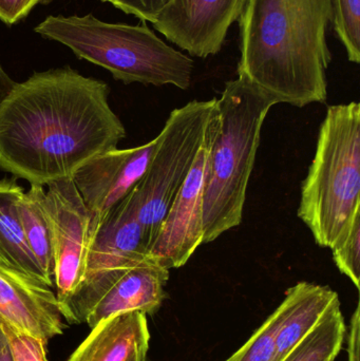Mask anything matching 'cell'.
<instances>
[{"label":"cell","instance_id":"cell-27","mask_svg":"<svg viewBox=\"0 0 360 361\" xmlns=\"http://www.w3.org/2000/svg\"><path fill=\"white\" fill-rule=\"evenodd\" d=\"M0 361H15L6 335L0 328Z\"/></svg>","mask_w":360,"mask_h":361},{"label":"cell","instance_id":"cell-2","mask_svg":"<svg viewBox=\"0 0 360 361\" xmlns=\"http://www.w3.org/2000/svg\"><path fill=\"white\" fill-rule=\"evenodd\" d=\"M238 20V78L277 104L304 108L327 101L331 0H247Z\"/></svg>","mask_w":360,"mask_h":361},{"label":"cell","instance_id":"cell-17","mask_svg":"<svg viewBox=\"0 0 360 361\" xmlns=\"http://www.w3.org/2000/svg\"><path fill=\"white\" fill-rule=\"evenodd\" d=\"M44 187L31 185L30 190L23 192L18 210L30 250L49 279L54 282L52 237L44 207Z\"/></svg>","mask_w":360,"mask_h":361},{"label":"cell","instance_id":"cell-7","mask_svg":"<svg viewBox=\"0 0 360 361\" xmlns=\"http://www.w3.org/2000/svg\"><path fill=\"white\" fill-rule=\"evenodd\" d=\"M168 279V269L149 256L133 264L88 274L68 303L63 318L92 329L118 314L154 313L166 298Z\"/></svg>","mask_w":360,"mask_h":361},{"label":"cell","instance_id":"cell-3","mask_svg":"<svg viewBox=\"0 0 360 361\" xmlns=\"http://www.w3.org/2000/svg\"><path fill=\"white\" fill-rule=\"evenodd\" d=\"M276 101L245 78L226 82L203 195V244L240 225L262 126Z\"/></svg>","mask_w":360,"mask_h":361},{"label":"cell","instance_id":"cell-12","mask_svg":"<svg viewBox=\"0 0 360 361\" xmlns=\"http://www.w3.org/2000/svg\"><path fill=\"white\" fill-rule=\"evenodd\" d=\"M0 322L48 341L66 329L56 294L49 286L0 267Z\"/></svg>","mask_w":360,"mask_h":361},{"label":"cell","instance_id":"cell-29","mask_svg":"<svg viewBox=\"0 0 360 361\" xmlns=\"http://www.w3.org/2000/svg\"><path fill=\"white\" fill-rule=\"evenodd\" d=\"M103 1H107V0H103Z\"/></svg>","mask_w":360,"mask_h":361},{"label":"cell","instance_id":"cell-25","mask_svg":"<svg viewBox=\"0 0 360 361\" xmlns=\"http://www.w3.org/2000/svg\"><path fill=\"white\" fill-rule=\"evenodd\" d=\"M360 353V305L351 318L350 333L348 336V361H359Z\"/></svg>","mask_w":360,"mask_h":361},{"label":"cell","instance_id":"cell-23","mask_svg":"<svg viewBox=\"0 0 360 361\" xmlns=\"http://www.w3.org/2000/svg\"><path fill=\"white\" fill-rule=\"evenodd\" d=\"M107 1L127 14L133 15L141 20L154 23L163 8L171 0H107Z\"/></svg>","mask_w":360,"mask_h":361},{"label":"cell","instance_id":"cell-19","mask_svg":"<svg viewBox=\"0 0 360 361\" xmlns=\"http://www.w3.org/2000/svg\"><path fill=\"white\" fill-rule=\"evenodd\" d=\"M302 288L304 281L290 288L280 305L268 316L249 341L225 361H273L276 352L277 335L299 299Z\"/></svg>","mask_w":360,"mask_h":361},{"label":"cell","instance_id":"cell-14","mask_svg":"<svg viewBox=\"0 0 360 361\" xmlns=\"http://www.w3.org/2000/svg\"><path fill=\"white\" fill-rule=\"evenodd\" d=\"M149 343L147 315L118 314L93 326L68 361H129L148 354Z\"/></svg>","mask_w":360,"mask_h":361},{"label":"cell","instance_id":"cell-21","mask_svg":"<svg viewBox=\"0 0 360 361\" xmlns=\"http://www.w3.org/2000/svg\"><path fill=\"white\" fill-rule=\"evenodd\" d=\"M333 260L340 273L349 278L355 288H360V219L355 221L348 235L334 247Z\"/></svg>","mask_w":360,"mask_h":361},{"label":"cell","instance_id":"cell-18","mask_svg":"<svg viewBox=\"0 0 360 361\" xmlns=\"http://www.w3.org/2000/svg\"><path fill=\"white\" fill-rule=\"evenodd\" d=\"M346 333V322L337 301L283 361H335Z\"/></svg>","mask_w":360,"mask_h":361},{"label":"cell","instance_id":"cell-4","mask_svg":"<svg viewBox=\"0 0 360 361\" xmlns=\"http://www.w3.org/2000/svg\"><path fill=\"white\" fill-rule=\"evenodd\" d=\"M298 218L331 250L360 219V105L328 107L302 187Z\"/></svg>","mask_w":360,"mask_h":361},{"label":"cell","instance_id":"cell-8","mask_svg":"<svg viewBox=\"0 0 360 361\" xmlns=\"http://www.w3.org/2000/svg\"><path fill=\"white\" fill-rule=\"evenodd\" d=\"M44 207L50 225L54 256V284L65 313L87 274L93 216L72 178L46 185Z\"/></svg>","mask_w":360,"mask_h":361},{"label":"cell","instance_id":"cell-6","mask_svg":"<svg viewBox=\"0 0 360 361\" xmlns=\"http://www.w3.org/2000/svg\"><path fill=\"white\" fill-rule=\"evenodd\" d=\"M218 118L217 99L190 102L171 111L156 137L147 171L132 189L149 250L161 223Z\"/></svg>","mask_w":360,"mask_h":361},{"label":"cell","instance_id":"cell-1","mask_svg":"<svg viewBox=\"0 0 360 361\" xmlns=\"http://www.w3.org/2000/svg\"><path fill=\"white\" fill-rule=\"evenodd\" d=\"M108 97L105 82L71 68L15 85L0 105V169L44 187L118 148L126 130Z\"/></svg>","mask_w":360,"mask_h":361},{"label":"cell","instance_id":"cell-13","mask_svg":"<svg viewBox=\"0 0 360 361\" xmlns=\"http://www.w3.org/2000/svg\"><path fill=\"white\" fill-rule=\"evenodd\" d=\"M149 245L131 190L101 216L93 218L87 274L125 267L147 258Z\"/></svg>","mask_w":360,"mask_h":361},{"label":"cell","instance_id":"cell-16","mask_svg":"<svg viewBox=\"0 0 360 361\" xmlns=\"http://www.w3.org/2000/svg\"><path fill=\"white\" fill-rule=\"evenodd\" d=\"M337 301V293L329 286L304 281L302 295L277 335L273 361L285 360Z\"/></svg>","mask_w":360,"mask_h":361},{"label":"cell","instance_id":"cell-5","mask_svg":"<svg viewBox=\"0 0 360 361\" xmlns=\"http://www.w3.org/2000/svg\"><path fill=\"white\" fill-rule=\"evenodd\" d=\"M42 37L65 44L76 56L105 68L125 84L186 90L194 61L168 46L146 25H130L87 16H49L35 27Z\"/></svg>","mask_w":360,"mask_h":361},{"label":"cell","instance_id":"cell-22","mask_svg":"<svg viewBox=\"0 0 360 361\" xmlns=\"http://www.w3.org/2000/svg\"><path fill=\"white\" fill-rule=\"evenodd\" d=\"M15 361H46V345L39 339L25 334L0 322Z\"/></svg>","mask_w":360,"mask_h":361},{"label":"cell","instance_id":"cell-9","mask_svg":"<svg viewBox=\"0 0 360 361\" xmlns=\"http://www.w3.org/2000/svg\"><path fill=\"white\" fill-rule=\"evenodd\" d=\"M219 124L220 114L150 247L148 256L168 271L184 267L203 244V195L209 154Z\"/></svg>","mask_w":360,"mask_h":361},{"label":"cell","instance_id":"cell-10","mask_svg":"<svg viewBox=\"0 0 360 361\" xmlns=\"http://www.w3.org/2000/svg\"><path fill=\"white\" fill-rule=\"evenodd\" d=\"M247 0H171L154 21V29L192 56L217 54Z\"/></svg>","mask_w":360,"mask_h":361},{"label":"cell","instance_id":"cell-20","mask_svg":"<svg viewBox=\"0 0 360 361\" xmlns=\"http://www.w3.org/2000/svg\"><path fill=\"white\" fill-rule=\"evenodd\" d=\"M334 31L346 48L349 61H360V0H331Z\"/></svg>","mask_w":360,"mask_h":361},{"label":"cell","instance_id":"cell-15","mask_svg":"<svg viewBox=\"0 0 360 361\" xmlns=\"http://www.w3.org/2000/svg\"><path fill=\"white\" fill-rule=\"evenodd\" d=\"M23 192L16 182L0 180V267L52 288L54 282L44 274L25 240L18 210Z\"/></svg>","mask_w":360,"mask_h":361},{"label":"cell","instance_id":"cell-26","mask_svg":"<svg viewBox=\"0 0 360 361\" xmlns=\"http://www.w3.org/2000/svg\"><path fill=\"white\" fill-rule=\"evenodd\" d=\"M15 82L10 76L4 71V68L0 66V105L4 103V99L8 97L13 89H14Z\"/></svg>","mask_w":360,"mask_h":361},{"label":"cell","instance_id":"cell-28","mask_svg":"<svg viewBox=\"0 0 360 361\" xmlns=\"http://www.w3.org/2000/svg\"><path fill=\"white\" fill-rule=\"evenodd\" d=\"M129 361H147V354H139Z\"/></svg>","mask_w":360,"mask_h":361},{"label":"cell","instance_id":"cell-11","mask_svg":"<svg viewBox=\"0 0 360 361\" xmlns=\"http://www.w3.org/2000/svg\"><path fill=\"white\" fill-rule=\"evenodd\" d=\"M156 139L128 149L109 150L80 167L72 180L94 216L120 203L143 179L151 161Z\"/></svg>","mask_w":360,"mask_h":361},{"label":"cell","instance_id":"cell-24","mask_svg":"<svg viewBox=\"0 0 360 361\" xmlns=\"http://www.w3.org/2000/svg\"><path fill=\"white\" fill-rule=\"evenodd\" d=\"M51 0H0V20L12 25L23 20L37 4Z\"/></svg>","mask_w":360,"mask_h":361}]
</instances>
